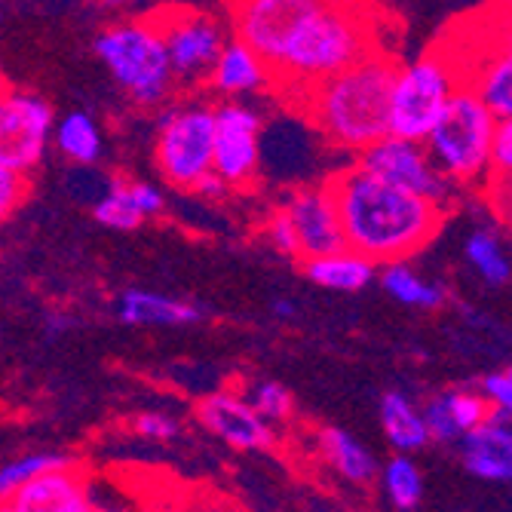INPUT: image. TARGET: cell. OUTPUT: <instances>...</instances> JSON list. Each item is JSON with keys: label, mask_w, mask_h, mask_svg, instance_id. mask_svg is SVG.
Instances as JSON below:
<instances>
[{"label": "cell", "mask_w": 512, "mask_h": 512, "mask_svg": "<svg viewBox=\"0 0 512 512\" xmlns=\"http://www.w3.org/2000/svg\"><path fill=\"white\" fill-rule=\"evenodd\" d=\"M25 194H28V181H25V175H16V172L0 169V224H4V221L19 209V203L25 200Z\"/></svg>", "instance_id": "obj_35"}, {"label": "cell", "mask_w": 512, "mask_h": 512, "mask_svg": "<svg viewBox=\"0 0 512 512\" xmlns=\"http://www.w3.org/2000/svg\"><path fill=\"white\" fill-rule=\"evenodd\" d=\"M445 405H448V414H451V421L460 436L485 424L491 414V405L476 390H451V393H445Z\"/></svg>", "instance_id": "obj_30"}, {"label": "cell", "mask_w": 512, "mask_h": 512, "mask_svg": "<svg viewBox=\"0 0 512 512\" xmlns=\"http://www.w3.org/2000/svg\"><path fill=\"white\" fill-rule=\"evenodd\" d=\"M384 491L390 503L402 512L417 509V503L424 500V476L411 460V454H396L384 467Z\"/></svg>", "instance_id": "obj_27"}, {"label": "cell", "mask_w": 512, "mask_h": 512, "mask_svg": "<svg viewBox=\"0 0 512 512\" xmlns=\"http://www.w3.org/2000/svg\"><path fill=\"white\" fill-rule=\"evenodd\" d=\"M479 393H482V399L491 405V411H509V414H512V375H509L506 368L485 375Z\"/></svg>", "instance_id": "obj_34"}, {"label": "cell", "mask_w": 512, "mask_h": 512, "mask_svg": "<svg viewBox=\"0 0 512 512\" xmlns=\"http://www.w3.org/2000/svg\"><path fill=\"white\" fill-rule=\"evenodd\" d=\"M197 421L237 451H267L276 436L264 417L234 390H215L197 402Z\"/></svg>", "instance_id": "obj_14"}, {"label": "cell", "mask_w": 512, "mask_h": 512, "mask_svg": "<svg viewBox=\"0 0 512 512\" xmlns=\"http://www.w3.org/2000/svg\"><path fill=\"white\" fill-rule=\"evenodd\" d=\"M7 89V74H4V65H0V92Z\"/></svg>", "instance_id": "obj_43"}, {"label": "cell", "mask_w": 512, "mask_h": 512, "mask_svg": "<svg viewBox=\"0 0 512 512\" xmlns=\"http://www.w3.org/2000/svg\"><path fill=\"white\" fill-rule=\"evenodd\" d=\"M10 503L19 512H89L92 509L89 485L74 463L62 470L40 473L37 479L22 485L10 497Z\"/></svg>", "instance_id": "obj_15"}, {"label": "cell", "mask_w": 512, "mask_h": 512, "mask_svg": "<svg viewBox=\"0 0 512 512\" xmlns=\"http://www.w3.org/2000/svg\"><path fill=\"white\" fill-rule=\"evenodd\" d=\"M381 286L384 292L405 304V307H424V310H439L448 298V292L439 286V283H430V279L417 276L405 261H396V264H384V273H381Z\"/></svg>", "instance_id": "obj_24"}, {"label": "cell", "mask_w": 512, "mask_h": 512, "mask_svg": "<svg viewBox=\"0 0 512 512\" xmlns=\"http://www.w3.org/2000/svg\"><path fill=\"white\" fill-rule=\"evenodd\" d=\"M273 212L289 227L295 261H310V258L344 249L341 215H338V203H335L329 181L307 184V188L292 191Z\"/></svg>", "instance_id": "obj_12"}, {"label": "cell", "mask_w": 512, "mask_h": 512, "mask_svg": "<svg viewBox=\"0 0 512 512\" xmlns=\"http://www.w3.org/2000/svg\"><path fill=\"white\" fill-rule=\"evenodd\" d=\"M270 310H273L276 319H295V316H298V304L289 301V298H276Z\"/></svg>", "instance_id": "obj_38"}, {"label": "cell", "mask_w": 512, "mask_h": 512, "mask_svg": "<svg viewBox=\"0 0 512 512\" xmlns=\"http://www.w3.org/2000/svg\"><path fill=\"white\" fill-rule=\"evenodd\" d=\"M512 175V120H497L488 148V181L485 184H509Z\"/></svg>", "instance_id": "obj_31"}, {"label": "cell", "mask_w": 512, "mask_h": 512, "mask_svg": "<svg viewBox=\"0 0 512 512\" xmlns=\"http://www.w3.org/2000/svg\"><path fill=\"white\" fill-rule=\"evenodd\" d=\"M62 467H71V457H65V454H46V451L10 460L7 467H0V500H10L22 485H28L40 473L62 470Z\"/></svg>", "instance_id": "obj_28"}, {"label": "cell", "mask_w": 512, "mask_h": 512, "mask_svg": "<svg viewBox=\"0 0 512 512\" xmlns=\"http://www.w3.org/2000/svg\"><path fill=\"white\" fill-rule=\"evenodd\" d=\"M329 512H335V509H329Z\"/></svg>", "instance_id": "obj_44"}, {"label": "cell", "mask_w": 512, "mask_h": 512, "mask_svg": "<svg viewBox=\"0 0 512 512\" xmlns=\"http://www.w3.org/2000/svg\"><path fill=\"white\" fill-rule=\"evenodd\" d=\"M92 46H96L102 65L111 71L114 83L135 105L157 108L172 96L175 77L166 59L163 34L154 19L114 22L99 31Z\"/></svg>", "instance_id": "obj_4"}, {"label": "cell", "mask_w": 512, "mask_h": 512, "mask_svg": "<svg viewBox=\"0 0 512 512\" xmlns=\"http://www.w3.org/2000/svg\"><path fill=\"white\" fill-rule=\"evenodd\" d=\"M463 86H470L482 105L497 117V120H512V53L509 43L503 40L500 46H491L488 59L463 80Z\"/></svg>", "instance_id": "obj_19"}, {"label": "cell", "mask_w": 512, "mask_h": 512, "mask_svg": "<svg viewBox=\"0 0 512 512\" xmlns=\"http://www.w3.org/2000/svg\"><path fill=\"white\" fill-rule=\"evenodd\" d=\"M322 4V0H234L230 7V25L243 40L273 68L283 56L292 34L304 25V19Z\"/></svg>", "instance_id": "obj_13"}, {"label": "cell", "mask_w": 512, "mask_h": 512, "mask_svg": "<svg viewBox=\"0 0 512 512\" xmlns=\"http://www.w3.org/2000/svg\"><path fill=\"white\" fill-rule=\"evenodd\" d=\"M460 86V71L451 53L433 50L414 62L396 65L390 86V135L424 142Z\"/></svg>", "instance_id": "obj_6"}, {"label": "cell", "mask_w": 512, "mask_h": 512, "mask_svg": "<svg viewBox=\"0 0 512 512\" xmlns=\"http://www.w3.org/2000/svg\"><path fill=\"white\" fill-rule=\"evenodd\" d=\"M396 59L387 53H368L356 65L332 74L301 92V111L325 135V142L362 154L378 138L390 135V86Z\"/></svg>", "instance_id": "obj_2"}, {"label": "cell", "mask_w": 512, "mask_h": 512, "mask_svg": "<svg viewBox=\"0 0 512 512\" xmlns=\"http://www.w3.org/2000/svg\"><path fill=\"white\" fill-rule=\"evenodd\" d=\"M206 512H246V509H240V506H230V503H215V506H209Z\"/></svg>", "instance_id": "obj_40"}, {"label": "cell", "mask_w": 512, "mask_h": 512, "mask_svg": "<svg viewBox=\"0 0 512 512\" xmlns=\"http://www.w3.org/2000/svg\"><path fill=\"white\" fill-rule=\"evenodd\" d=\"M463 255H467L470 267L485 279L488 286H506L509 283V258H506V246L503 240L488 227H479L467 237V246H463Z\"/></svg>", "instance_id": "obj_25"}, {"label": "cell", "mask_w": 512, "mask_h": 512, "mask_svg": "<svg viewBox=\"0 0 512 512\" xmlns=\"http://www.w3.org/2000/svg\"><path fill=\"white\" fill-rule=\"evenodd\" d=\"M53 126L56 111L40 92L7 86L0 92V169L28 178L53 145Z\"/></svg>", "instance_id": "obj_8"}, {"label": "cell", "mask_w": 512, "mask_h": 512, "mask_svg": "<svg viewBox=\"0 0 512 512\" xmlns=\"http://www.w3.org/2000/svg\"><path fill=\"white\" fill-rule=\"evenodd\" d=\"M194 194H200V197H224L227 194V184L215 175V172H209L197 188H194Z\"/></svg>", "instance_id": "obj_36"}, {"label": "cell", "mask_w": 512, "mask_h": 512, "mask_svg": "<svg viewBox=\"0 0 512 512\" xmlns=\"http://www.w3.org/2000/svg\"><path fill=\"white\" fill-rule=\"evenodd\" d=\"M71 325H74V319L71 316H50V319H46V335H50V338H59V335H65L68 329H71Z\"/></svg>", "instance_id": "obj_37"}, {"label": "cell", "mask_w": 512, "mask_h": 512, "mask_svg": "<svg viewBox=\"0 0 512 512\" xmlns=\"http://www.w3.org/2000/svg\"><path fill=\"white\" fill-rule=\"evenodd\" d=\"M375 50V16L359 0H322L270 68L273 86L301 96Z\"/></svg>", "instance_id": "obj_3"}, {"label": "cell", "mask_w": 512, "mask_h": 512, "mask_svg": "<svg viewBox=\"0 0 512 512\" xmlns=\"http://www.w3.org/2000/svg\"><path fill=\"white\" fill-rule=\"evenodd\" d=\"M319 451H322L325 463H329L341 479H347L353 485H368L378 473L371 451L347 430H338V427L319 430Z\"/></svg>", "instance_id": "obj_22"}, {"label": "cell", "mask_w": 512, "mask_h": 512, "mask_svg": "<svg viewBox=\"0 0 512 512\" xmlns=\"http://www.w3.org/2000/svg\"><path fill=\"white\" fill-rule=\"evenodd\" d=\"M460 457L467 473L485 482H509L512 479V430L509 421L488 417L485 424L460 436Z\"/></svg>", "instance_id": "obj_17"}, {"label": "cell", "mask_w": 512, "mask_h": 512, "mask_svg": "<svg viewBox=\"0 0 512 512\" xmlns=\"http://www.w3.org/2000/svg\"><path fill=\"white\" fill-rule=\"evenodd\" d=\"M246 402L255 408L258 417H264L267 424L289 421L292 411H295V399H292L289 387L279 384V381H258V384H252Z\"/></svg>", "instance_id": "obj_29"}, {"label": "cell", "mask_w": 512, "mask_h": 512, "mask_svg": "<svg viewBox=\"0 0 512 512\" xmlns=\"http://www.w3.org/2000/svg\"><path fill=\"white\" fill-rule=\"evenodd\" d=\"M117 319L126 325H163V329H178V325H197L203 310L191 301L169 298L160 292L126 289L117 298Z\"/></svg>", "instance_id": "obj_18"}, {"label": "cell", "mask_w": 512, "mask_h": 512, "mask_svg": "<svg viewBox=\"0 0 512 512\" xmlns=\"http://www.w3.org/2000/svg\"><path fill=\"white\" fill-rule=\"evenodd\" d=\"M381 427L387 433V442L396 448V454H414L424 445H430L421 408H417L405 393H384Z\"/></svg>", "instance_id": "obj_23"}, {"label": "cell", "mask_w": 512, "mask_h": 512, "mask_svg": "<svg viewBox=\"0 0 512 512\" xmlns=\"http://www.w3.org/2000/svg\"><path fill=\"white\" fill-rule=\"evenodd\" d=\"M212 111L215 108L203 102H184L160 117L154 163L172 188L194 191L212 172V145H215Z\"/></svg>", "instance_id": "obj_7"}, {"label": "cell", "mask_w": 512, "mask_h": 512, "mask_svg": "<svg viewBox=\"0 0 512 512\" xmlns=\"http://www.w3.org/2000/svg\"><path fill=\"white\" fill-rule=\"evenodd\" d=\"M89 512H132V509H129V506H117V503H102V506L92 503Z\"/></svg>", "instance_id": "obj_39"}, {"label": "cell", "mask_w": 512, "mask_h": 512, "mask_svg": "<svg viewBox=\"0 0 512 512\" xmlns=\"http://www.w3.org/2000/svg\"><path fill=\"white\" fill-rule=\"evenodd\" d=\"M206 83L221 99H240V96H252V92H261L264 86H270L273 71L252 46H246L237 37H227Z\"/></svg>", "instance_id": "obj_16"}, {"label": "cell", "mask_w": 512, "mask_h": 512, "mask_svg": "<svg viewBox=\"0 0 512 512\" xmlns=\"http://www.w3.org/2000/svg\"><path fill=\"white\" fill-rule=\"evenodd\" d=\"M0 512H19L10 500H0Z\"/></svg>", "instance_id": "obj_42"}, {"label": "cell", "mask_w": 512, "mask_h": 512, "mask_svg": "<svg viewBox=\"0 0 512 512\" xmlns=\"http://www.w3.org/2000/svg\"><path fill=\"white\" fill-rule=\"evenodd\" d=\"M421 417H424V427H427V436L430 442H457L460 433L451 421V414H448V405H445V393L442 396H433L424 408H421Z\"/></svg>", "instance_id": "obj_32"}, {"label": "cell", "mask_w": 512, "mask_h": 512, "mask_svg": "<svg viewBox=\"0 0 512 512\" xmlns=\"http://www.w3.org/2000/svg\"><path fill=\"white\" fill-rule=\"evenodd\" d=\"M304 270L310 276V283L332 289V292H362L371 279H375L378 264H371L368 258H362L353 249H338L329 255H319L304 261Z\"/></svg>", "instance_id": "obj_20"}, {"label": "cell", "mask_w": 512, "mask_h": 512, "mask_svg": "<svg viewBox=\"0 0 512 512\" xmlns=\"http://www.w3.org/2000/svg\"><path fill=\"white\" fill-rule=\"evenodd\" d=\"M497 117L482 105L470 86H460L433 123L424 148L436 169L457 188H482L488 181V148Z\"/></svg>", "instance_id": "obj_5"}, {"label": "cell", "mask_w": 512, "mask_h": 512, "mask_svg": "<svg viewBox=\"0 0 512 512\" xmlns=\"http://www.w3.org/2000/svg\"><path fill=\"white\" fill-rule=\"evenodd\" d=\"M356 166L371 178L436 203H445V197L454 188L430 160L424 142H411V138H399V135H384L375 145H368L359 154Z\"/></svg>", "instance_id": "obj_11"}, {"label": "cell", "mask_w": 512, "mask_h": 512, "mask_svg": "<svg viewBox=\"0 0 512 512\" xmlns=\"http://www.w3.org/2000/svg\"><path fill=\"white\" fill-rule=\"evenodd\" d=\"M215 145L212 172L227 184V191L249 188L261 172V135L264 120L252 105L227 99L212 111Z\"/></svg>", "instance_id": "obj_10"}, {"label": "cell", "mask_w": 512, "mask_h": 512, "mask_svg": "<svg viewBox=\"0 0 512 512\" xmlns=\"http://www.w3.org/2000/svg\"><path fill=\"white\" fill-rule=\"evenodd\" d=\"M329 188L338 203L344 246L378 267L414 258L445 224V203L393 188L359 166L341 169L329 178Z\"/></svg>", "instance_id": "obj_1"}, {"label": "cell", "mask_w": 512, "mask_h": 512, "mask_svg": "<svg viewBox=\"0 0 512 512\" xmlns=\"http://www.w3.org/2000/svg\"><path fill=\"white\" fill-rule=\"evenodd\" d=\"M154 22L163 34L166 59L175 83H206L227 40L224 25L200 10H166L163 16H154Z\"/></svg>", "instance_id": "obj_9"}, {"label": "cell", "mask_w": 512, "mask_h": 512, "mask_svg": "<svg viewBox=\"0 0 512 512\" xmlns=\"http://www.w3.org/2000/svg\"><path fill=\"white\" fill-rule=\"evenodd\" d=\"M132 430L142 436V439H151V442H169L181 433L178 421L163 411H142V414H135V421H132Z\"/></svg>", "instance_id": "obj_33"}, {"label": "cell", "mask_w": 512, "mask_h": 512, "mask_svg": "<svg viewBox=\"0 0 512 512\" xmlns=\"http://www.w3.org/2000/svg\"><path fill=\"white\" fill-rule=\"evenodd\" d=\"M53 145L59 154L74 166H96L105 157V135L89 111L77 108L56 120L53 126Z\"/></svg>", "instance_id": "obj_21"}, {"label": "cell", "mask_w": 512, "mask_h": 512, "mask_svg": "<svg viewBox=\"0 0 512 512\" xmlns=\"http://www.w3.org/2000/svg\"><path fill=\"white\" fill-rule=\"evenodd\" d=\"M92 215H96V221L108 230H135L145 221V215L135 206L129 181H120V178H111L108 191L92 203Z\"/></svg>", "instance_id": "obj_26"}, {"label": "cell", "mask_w": 512, "mask_h": 512, "mask_svg": "<svg viewBox=\"0 0 512 512\" xmlns=\"http://www.w3.org/2000/svg\"><path fill=\"white\" fill-rule=\"evenodd\" d=\"M99 4H105V7H129V4H135V0H99Z\"/></svg>", "instance_id": "obj_41"}]
</instances>
